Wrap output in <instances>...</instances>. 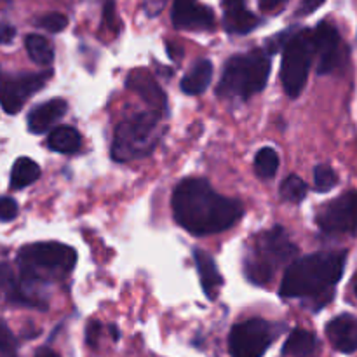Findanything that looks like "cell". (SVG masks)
Segmentation results:
<instances>
[{
    "label": "cell",
    "instance_id": "cell-1",
    "mask_svg": "<svg viewBox=\"0 0 357 357\" xmlns=\"http://www.w3.org/2000/svg\"><path fill=\"white\" fill-rule=\"evenodd\" d=\"M173 213L187 232L213 236L236 225L243 216V204L216 194L202 178H187L174 188Z\"/></svg>",
    "mask_w": 357,
    "mask_h": 357
},
{
    "label": "cell",
    "instance_id": "cell-2",
    "mask_svg": "<svg viewBox=\"0 0 357 357\" xmlns=\"http://www.w3.org/2000/svg\"><path fill=\"white\" fill-rule=\"evenodd\" d=\"M345 260V251H321L300 258L288 267L279 293L284 298L323 295L340 281Z\"/></svg>",
    "mask_w": 357,
    "mask_h": 357
},
{
    "label": "cell",
    "instance_id": "cell-3",
    "mask_svg": "<svg viewBox=\"0 0 357 357\" xmlns=\"http://www.w3.org/2000/svg\"><path fill=\"white\" fill-rule=\"evenodd\" d=\"M75 250L59 243L28 244L17 253L21 278L26 284L65 278L75 267Z\"/></svg>",
    "mask_w": 357,
    "mask_h": 357
},
{
    "label": "cell",
    "instance_id": "cell-4",
    "mask_svg": "<svg viewBox=\"0 0 357 357\" xmlns=\"http://www.w3.org/2000/svg\"><path fill=\"white\" fill-rule=\"evenodd\" d=\"M271 73V59L264 51L234 56L227 61L218 94L229 100H248L265 87Z\"/></svg>",
    "mask_w": 357,
    "mask_h": 357
},
{
    "label": "cell",
    "instance_id": "cell-5",
    "mask_svg": "<svg viewBox=\"0 0 357 357\" xmlns=\"http://www.w3.org/2000/svg\"><path fill=\"white\" fill-rule=\"evenodd\" d=\"M159 119L160 114L155 110L139 112L124 119L115 129L112 157L117 162H129L152 152L160 136Z\"/></svg>",
    "mask_w": 357,
    "mask_h": 357
},
{
    "label": "cell",
    "instance_id": "cell-6",
    "mask_svg": "<svg viewBox=\"0 0 357 357\" xmlns=\"http://www.w3.org/2000/svg\"><path fill=\"white\" fill-rule=\"evenodd\" d=\"M295 255L296 246L282 227H274L260 234L244 265L248 279L255 284H267L272 281L275 271L284 264H289Z\"/></svg>",
    "mask_w": 357,
    "mask_h": 357
},
{
    "label": "cell",
    "instance_id": "cell-7",
    "mask_svg": "<svg viewBox=\"0 0 357 357\" xmlns=\"http://www.w3.org/2000/svg\"><path fill=\"white\" fill-rule=\"evenodd\" d=\"M312 56L314 42L310 31H300L286 40L281 65V82L289 98H298L305 87Z\"/></svg>",
    "mask_w": 357,
    "mask_h": 357
},
{
    "label": "cell",
    "instance_id": "cell-8",
    "mask_svg": "<svg viewBox=\"0 0 357 357\" xmlns=\"http://www.w3.org/2000/svg\"><path fill=\"white\" fill-rule=\"evenodd\" d=\"M274 326L255 317L236 324L230 331V357H261L274 340Z\"/></svg>",
    "mask_w": 357,
    "mask_h": 357
},
{
    "label": "cell",
    "instance_id": "cell-9",
    "mask_svg": "<svg viewBox=\"0 0 357 357\" xmlns=\"http://www.w3.org/2000/svg\"><path fill=\"white\" fill-rule=\"evenodd\" d=\"M51 73H2L0 72V107L14 115L23 108L28 98L42 89Z\"/></svg>",
    "mask_w": 357,
    "mask_h": 357
},
{
    "label": "cell",
    "instance_id": "cell-10",
    "mask_svg": "<svg viewBox=\"0 0 357 357\" xmlns=\"http://www.w3.org/2000/svg\"><path fill=\"white\" fill-rule=\"evenodd\" d=\"M317 225L328 234H352L357 230V190L345 192L344 195L323 206L316 218Z\"/></svg>",
    "mask_w": 357,
    "mask_h": 357
},
{
    "label": "cell",
    "instance_id": "cell-11",
    "mask_svg": "<svg viewBox=\"0 0 357 357\" xmlns=\"http://www.w3.org/2000/svg\"><path fill=\"white\" fill-rule=\"evenodd\" d=\"M314 54H317V72L321 75L331 73L342 61V42L338 30L328 21L317 24L312 33Z\"/></svg>",
    "mask_w": 357,
    "mask_h": 357
},
{
    "label": "cell",
    "instance_id": "cell-12",
    "mask_svg": "<svg viewBox=\"0 0 357 357\" xmlns=\"http://www.w3.org/2000/svg\"><path fill=\"white\" fill-rule=\"evenodd\" d=\"M173 23L181 30H206L215 23L213 10L201 6L197 0H174Z\"/></svg>",
    "mask_w": 357,
    "mask_h": 357
},
{
    "label": "cell",
    "instance_id": "cell-13",
    "mask_svg": "<svg viewBox=\"0 0 357 357\" xmlns=\"http://www.w3.org/2000/svg\"><path fill=\"white\" fill-rule=\"evenodd\" d=\"M326 335L331 345L344 354L357 351V317L351 314H342L328 323Z\"/></svg>",
    "mask_w": 357,
    "mask_h": 357
},
{
    "label": "cell",
    "instance_id": "cell-14",
    "mask_svg": "<svg viewBox=\"0 0 357 357\" xmlns=\"http://www.w3.org/2000/svg\"><path fill=\"white\" fill-rule=\"evenodd\" d=\"M66 110H68V105H66L65 100H59V98L37 105L28 114V129L35 135L45 132L66 114Z\"/></svg>",
    "mask_w": 357,
    "mask_h": 357
},
{
    "label": "cell",
    "instance_id": "cell-15",
    "mask_svg": "<svg viewBox=\"0 0 357 357\" xmlns=\"http://www.w3.org/2000/svg\"><path fill=\"white\" fill-rule=\"evenodd\" d=\"M223 7H225L223 24H225L227 31H230V33H250L260 23L258 17L246 9L244 0H223Z\"/></svg>",
    "mask_w": 357,
    "mask_h": 357
},
{
    "label": "cell",
    "instance_id": "cell-16",
    "mask_svg": "<svg viewBox=\"0 0 357 357\" xmlns=\"http://www.w3.org/2000/svg\"><path fill=\"white\" fill-rule=\"evenodd\" d=\"M128 87L131 91H135V93H138L152 107V110L160 114L166 108V96H164L162 89L152 79V75H149L143 70H136V72H132L128 77Z\"/></svg>",
    "mask_w": 357,
    "mask_h": 357
},
{
    "label": "cell",
    "instance_id": "cell-17",
    "mask_svg": "<svg viewBox=\"0 0 357 357\" xmlns=\"http://www.w3.org/2000/svg\"><path fill=\"white\" fill-rule=\"evenodd\" d=\"M194 260H195V265H197L199 278H201V284H202V289H204L206 296L215 300L216 293H218V289L222 288L223 284L222 274H220L218 268H216L215 260L211 258V255H208L202 250L194 251Z\"/></svg>",
    "mask_w": 357,
    "mask_h": 357
},
{
    "label": "cell",
    "instance_id": "cell-18",
    "mask_svg": "<svg viewBox=\"0 0 357 357\" xmlns=\"http://www.w3.org/2000/svg\"><path fill=\"white\" fill-rule=\"evenodd\" d=\"M213 79V63L208 59H199L190 66L181 79V89L187 94H202Z\"/></svg>",
    "mask_w": 357,
    "mask_h": 357
},
{
    "label": "cell",
    "instance_id": "cell-19",
    "mask_svg": "<svg viewBox=\"0 0 357 357\" xmlns=\"http://www.w3.org/2000/svg\"><path fill=\"white\" fill-rule=\"evenodd\" d=\"M317 338L310 331L296 328L286 340L282 352L293 357H316L317 354Z\"/></svg>",
    "mask_w": 357,
    "mask_h": 357
},
{
    "label": "cell",
    "instance_id": "cell-20",
    "mask_svg": "<svg viewBox=\"0 0 357 357\" xmlns=\"http://www.w3.org/2000/svg\"><path fill=\"white\" fill-rule=\"evenodd\" d=\"M38 178H40V166L30 157H20L10 171V188L20 190V188L35 183Z\"/></svg>",
    "mask_w": 357,
    "mask_h": 357
},
{
    "label": "cell",
    "instance_id": "cell-21",
    "mask_svg": "<svg viewBox=\"0 0 357 357\" xmlns=\"http://www.w3.org/2000/svg\"><path fill=\"white\" fill-rule=\"evenodd\" d=\"M80 143L82 139H80L79 131L68 126L56 128L47 138L49 149L58 153H75L80 149Z\"/></svg>",
    "mask_w": 357,
    "mask_h": 357
},
{
    "label": "cell",
    "instance_id": "cell-22",
    "mask_svg": "<svg viewBox=\"0 0 357 357\" xmlns=\"http://www.w3.org/2000/svg\"><path fill=\"white\" fill-rule=\"evenodd\" d=\"M24 47H26L28 56L33 63L40 66H49L54 59V49L49 44V40L42 35L31 33L24 38Z\"/></svg>",
    "mask_w": 357,
    "mask_h": 357
},
{
    "label": "cell",
    "instance_id": "cell-23",
    "mask_svg": "<svg viewBox=\"0 0 357 357\" xmlns=\"http://www.w3.org/2000/svg\"><path fill=\"white\" fill-rule=\"evenodd\" d=\"M279 169V155L274 149H261L258 150L255 157V171L264 180H271L275 176Z\"/></svg>",
    "mask_w": 357,
    "mask_h": 357
},
{
    "label": "cell",
    "instance_id": "cell-24",
    "mask_svg": "<svg viewBox=\"0 0 357 357\" xmlns=\"http://www.w3.org/2000/svg\"><path fill=\"white\" fill-rule=\"evenodd\" d=\"M307 195V185L305 181L302 180L296 174H291V176L286 178L281 185V197L288 202H302Z\"/></svg>",
    "mask_w": 357,
    "mask_h": 357
},
{
    "label": "cell",
    "instance_id": "cell-25",
    "mask_svg": "<svg viewBox=\"0 0 357 357\" xmlns=\"http://www.w3.org/2000/svg\"><path fill=\"white\" fill-rule=\"evenodd\" d=\"M338 183L337 173L326 164H319L314 169V185L319 192H330Z\"/></svg>",
    "mask_w": 357,
    "mask_h": 357
},
{
    "label": "cell",
    "instance_id": "cell-26",
    "mask_svg": "<svg viewBox=\"0 0 357 357\" xmlns=\"http://www.w3.org/2000/svg\"><path fill=\"white\" fill-rule=\"evenodd\" d=\"M37 24L51 33H58L68 26V17L61 13H47L37 20Z\"/></svg>",
    "mask_w": 357,
    "mask_h": 357
},
{
    "label": "cell",
    "instance_id": "cell-27",
    "mask_svg": "<svg viewBox=\"0 0 357 357\" xmlns=\"http://www.w3.org/2000/svg\"><path fill=\"white\" fill-rule=\"evenodd\" d=\"M0 357H16V342L2 321H0Z\"/></svg>",
    "mask_w": 357,
    "mask_h": 357
},
{
    "label": "cell",
    "instance_id": "cell-28",
    "mask_svg": "<svg viewBox=\"0 0 357 357\" xmlns=\"http://www.w3.org/2000/svg\"><path fill=\"white\" fill-rule=\"evenodd\" d=\"M20 213L17 202L13 197L2 195L0 197V222H13Z\"/></svg>",
    "mask_w": 357,
    "mask_h": 357
},
{
    "label": "cell",
    "instance_id": "cell-29",
    "mask_svg": "<svg viewBox=\"0 0 357 357\" xmlns=\"http://www.w3.org/2000/svg\"><path fill=\"white\" fill-rule=\"evenodd\" d=\"M101 337V324L98 321H91L86 328V342L91 347H96Z\"/></svg>",
    "mask_w": 357,
    "mask_h": 357
},
{
    "label": "cell",
    "instance_id": "cell-30",
    "mask_svg": "<svg viewBox=\"0 0 357 357\" xmlns=\"http://www.w3.org/2000/svg\"><path fill=\"white\" fill-rule=\"evenodd\" d=\"M105 20H107L108 28H112L114 31L117 30V17H115V7L112 0L105 2Z\"/></svg>",
    "mask_w": 357,
    "mask_h": 357
},
{
    "label": "cell",
    "instance_id": "cell-31",
    "mask_svg": "<svg viewBox=\"0 0 357 357\" xmlns=\"http://www.w3.org/2000/svg\"><path fill=\"white\" fill-rule=\"evenodd\" d=\"M16 37V28L10 24H0V44H10Z\"/></svg>",
    "mask_w": 357,
    "mask_h": 357
},
{
    "label": "cell",
    "instance_id": "cell-32",
    "mask_svg": "<svg viewBox=\"0 0 357 357\" xmlns=\"http://www.w3.org/2000/svg\"><path fill=\"white\" fill-rule=\"evenodd\" d=\"M323 3H324V0H303L302 6H300V9H298V14L300 16H303V14H312L314 10L319 9Z\"/></svg>",
    "mask_w": 357,
    "mask_h": 357
},
{
    "label": "cell",
    "instance_id": "cell-33",
    "mask_svg": "<svg viewBox=\"0 0 357 357\" xmlns=\"http://www.w3.org/2000/svg\"><path fill=\"white\" fill-rule=\"evenodd\" d=\"M286 2H288V0H258V3H260V9L267 10V13L279 9V7L284 6Z\"/></svg>",
    "mask_w": 357,
    "mask_h": 357
},
{
    "label": "cell",
    "instance_id": "cell-34",
    "mask_svg": "<svg viewBox=\"0 0 357 357\" xmlns=\"http://www.w3.org/2000/svg\"><path fill=\"white\" fill-rule=\"evenodd\" d=\"M35 357H59L56 352H52L51 349H38Z\"/></svg>",
    "mask_w": 357,
    "mask_h": 357
},
{
    "label": "cell",
    "instance_id": "cell-35",
    "mask_svg": "<svg viewBox=\"0 0 357 357\" xmlns=\"http://www.w3.org/2000/svg\"><path fill=\"white\" fill-rule=\"evenodd\" d=\"M354 293H356V296H357V274H356V279H354Z\"/></svg>",
    "mask_w": 357,
    "mask_h": 357
}]
</instances>
